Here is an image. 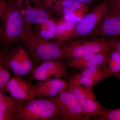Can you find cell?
Returning a JSON list of instances; mask_svg holds the SVG:
<instances>
[{
  "label": "cell",
  "instance_id": "obj_1",
  "mask_svg": "<svg viewBox=\"0 0 120 120\" xmlns=\"http://www.w3.org/2000/svg\"><path fill=\"white\" fill-rule=\"evenodd\" d=\"M20 41L30 54L35 67L48 61L68 59L64 41L41 37L35 32L32 25L28 26Z\"/></svg>",
  "mask_w": 120,
  "mask_h": 120
},
{
  "label": "cell",
  "instance_id": "obj_2",
  "mask_svg": "<svg viewBox=\"0 0 120 120\" xmlns=\"http://www.w3.org/2000/svg\"><path fill=\"white\" fill-rule=\"evenodd\" d=\"M7 2L6 8L0 16L1 50L5 55L11 47L21 41L30 25L25 22L15 1Z\"/></svg>",
  "mask_w": 120,
  "mask_h": 120
},
{
  "label": "cell",
  "instance_id": "obj_3",
  "mask_svg": "<svg viewBox=\"0 0 120 120\" xmlns=\"http://www.w3.org/2000/svg\"><path fill=\"white\" fill-rule=\"evenodd\" d=\"M59 117L55 104L49 99L44 98L22 101L13 115V120H59Z\"/></svg>",
  "mask_w": 120,
  "mask_h": 120
},
{
  "label": "cell",
  "instance_id": "obj_4",
  "mask_svg": "<svg viewBox=\"0 0 120 120\" xmlns=\"http://www.w3.org/2000/svg\"><path fill=\"white\" fill-rule=\"evenodd\" d=\"M114 38L102 37L91 39L89 41H72L68 45L65 44L67 59L77 58L96 54L114 49Z\"/></svg>",
  "mask_w": 120,
  "mask_h": 120
},
{
  "label": "cell",
  "instance_id": "obj_5",
  "mask_svg": "<svg viewBox=\"0 0 120 120\" xmlns=\"http://www.w3.org/2000/svg\"><path fill=\"white\" fill-rule=\"evenodd\" d=\"M109 0H103L94 7L87 15L78 22L71 33L64 41H73L78 38L86 37L101 25L107 13Z\"/></svg>",
  "mask_w": 120,
  "mask_h": 120
},
{
  "label": "cell",
  "instance_id": "obj_6",
  "mask_svg": "<svg viewBox=\"0 0 120 120\" xmlns=\"http://www.w3.org/2000/svg\"><path fill=\"white\" fill-rule=\"evenodd\" d=\"M5 60L13 76L26 75L31 73L35 68L32 57L22 42L11 47L5 55Z\"/></svg>",
  "mask_w": 120,
  "mask_h": 120
},
{
  "label": "cell",
  "instance_id": "obj_7",
  "mask_svg": "<svg viewBox=\"0 0 120 120\" xmlns=\"http://www.w3.org/2000/svg\"><path fill=\"white\" fill-rule=\"evenodd\" d=\"M58 109L59 120H86L88 118L84 112L79 101L68 89L55 98H49Z\"/></svg>",
  "mask_w": 120,
  "mask_h": 120
},
{
  "label": "cell",
  "instance_id": "obj_8",
  "mask_svg": "<svg viewBox=\"0 0 120 120\" xmlns=\"http://www.w3.org/2000/svg\"><path fill=\"white\" fill-rule=\"evenodd\" d=\"M15 3L26 23L33 25L52 20L43 0H15Z\"/></svg>",
  "mask_w": 120,
  "mask_h": 120
},
{
  "label": "cell",
  "instance_id": "obj_9",
  "mask_svg": "<svg viewBox=\"0 0 120 120\" xmlns=\"http://www.w3.org/2000/svg\"><path fill=\"white\" fill-rule=\"evenodd\" d=\"M68 82V89L75 95L88 118L95 119L99 112L106 109L97 100L93 88L81 86L71 79Z\"/></svg>",
  "mask_w": 120,
  "mask_h": 120
},
{
  "label": "cell",
  "instance_id": "obj_10",
  "mask_svg": "<svg viewBox=\"0 0 120 120\" xmlns=\"http://www.w3.org/2000/svg\"><path fill=\"white\" fill-rule=\"evenodd\" d=\"M67 68L63 60H52L35 67L31 73L33 79L41 82L54 78L68 77Z\"/></svg>",
  "mask_w": 120,
  "mask_h": 120
},
{
  "label": "cell",
  "instance_id": "obj_11",
  "mask_svg": "<svg viewBox=\"0 0 120 120\" xmlns=\"http://www.w3.org/2000/svg\"><path fill=\"white\" fill-rule=\"evenodd\" d=\"M7 93L12 98L22 101L37 98L34 85L23 76H13L7 84Z\"/></svg>",
  "mask_w": 120,
  "mask_h": 120
},
{
  "label": "cell",
  "instance_id": "obj_12",
  "mask_svg": "<svg viewBox=\"0 0 120 120\" xmlns=\"http://www.w3.org/2000/svg\"><path fill=\"white\" fill-rule=\"evenodd\" d=\"M68 80L62 78H54L38 82L34 84L37 98H55L68 89Z\"/></svg>",
  "mask_w": 120,
  "mask_h": 120
},
{
  "label": "cell",
  "instance_id": "obj_13",
  "mask_svg": "<svg viewBox=\"0 0 120 120\" xmlns=\"http://www.w3.org/2000/svg\"><path fill=\"white\" fill-rule=\"evenodd\" d=\"M105 37L120 38V14L107 11L103 22L98 27L82 38Z\"/></svg>",
  "mask_w": 120,
  "mask_h": 120
},
{
  "label": "cell",
  "instance_id": "obj_14",
  "mask_svg": "<svg viewBox=\"0 0 120 120\" xmlns=\"http://www.w3.org/2000/svg\"><path fill=\"white\" fill-rule=\"evenodd\" d=\"M50 13L60 17L69 15L88 5L71 0H43Z\"/></svg>",
  "mask_w": 120,
  "mask_h": 120
},
{
  "label": "cell",
  "instance_id": "obj_15",
  "mask_svg": "<svg viewBox=\"0 0 120 120\" xmlns=\"http://www.w3.org/2000/svg\"><path fill=\"white\" fill-rule=\"evenodd\" d=\"M5 55L0 50V91L7 93V84L10 80L11 72L5 64Z\"/></svg>",
  "mask_w": 120,
  "mask_h": 120
},
{
  "label": "cell",
  "instance_id": "obj_16",
  "mask_svg": "<svg viewBox=\"0 0 120 120\" xmlns=\"http://www.w3.org/2000/svg\"><path fill=\"white\" fill-rule=\"evenodd\" d=\"M95 120H120V107L113 109H105L99 112Z\"/></svg>",
  "mask_w": 120,
  "mask_h": 120
},
{
  "label": "cell",
  "instance_id": "obj_17",
  "mask_svg": "<svg viewBox=\"0 0 120 120\" xmlns=\"http://www.w3.org/2000/svg\"><path fill=\"white\" fill-rule=\"evenodd\" d=\"M108 11L120 14V0H109Z\"/></svg>",
  "mask_w": 120,
  "mask_h": 120
},
{
  "label": "cell",
  "instance_id": "obj_18",
  "mask_svg": "<svg viewBox=\"0 0 120 120\" xmlns=\"http://www.w3.org/2000/svg\"><path fill=\"white\" fill-rule=\"evenodd\" d=\"M15 109L14 107L6 105L0 101V111L1 112H4L13 117Z\"/></svg>",
  "mask_w": 120,
  "mask_h": 120
},
{
  "label": "cell",
  "instance_id": "obj_19",
  "mask_svg": "<svg viewBox=\"0 0 120 120\" xmlns=\"http://www.w3.org/2000/svg\"><path fill=\"white\" fill-rule=\"evenodd\" d=\"M0 120H13V117L4 112L0 111Z\"/></svg>",
  "mask_w": 120,
  "mask_h": 120
},
{
  "label": "cell",
  "instance_id": "obj_20",
  "mask_svg": "<svg viewBox=\"0 0 120 120\" xmlns=\"http://www.w3.org/2000/svg\"><path fill=\"white\" fill-rule=\"evenodd\" d=\"M114 50L120 54V38H114Z\"/></svg>",
  "mask_w": 120,
  "mask_h": 120
},
{
  "label": "cell",
  "instance_id": "obj_21",
  "mask_svg": "<svg viewBox=\"0 0 120 120\" xmlns=\"http://www.w3.org/2000/svg\"><path fill=\"white\" fill-rule=\"evenodd\" d=\"M7 4V1L5 0H0V16L6 8Z\"/></svg>",
  "mask_w": 120,
  "mask_h": 120
},
{
  "label": "cell",
  "instance_id": "obj_22",
  "mask_svg": "<svg viewBox=\"0 0 120 120\" xmlns=\"http://www.w3.org/2000/svg\"><path fill=\"white\" fill-rule=\"evenodd\" d=\"M71 0L80 2L82 4L89 5L94 3L95 1H96V0Z\"/></svg>",
  "mask_w": 120,
  "mask_h": 120
},
{
  "label": "cell",
  "instance_id": "obj_23",
  "mask_svg": "<svg viewBox=\"0 0 120 120\" xmlns=\"http://www.w3.org/2000/svg\"><path fill=\"white\" fill-rule=\"evenodd\" d=\"M112 76L116 77V78H117L120 81V71L114 73V74L112 75Z\"/></svg>",
  "mask_w": 120,
  "mask_h": 120
},
{
  "label": "cell",
  "instance_id": "obj_24",
  "mask_svg": "<svg viewBox=\"0 0 120 120\" xmlns=\"http://www.w3.org/2000/svg\"><path fill=\"white\" fill-rule=\"evenodd\" d=\"M2 48V39L1 36L0 32V50H1Z\"/></svg>",
  "mask_w": 120,
  "mask_h": 120
},
{
  "label": "cell",
  "instance_id": "obj_25",
  "mask_svg": "<svg viewBox=\"0 0 120 120\" xmlns=\"http://www.w3.org/2000/svg\"><path fill=\"white\" fill-rule=\"evenodd\" d=\"M5 0L7 1V2H8V1H15V0Z\"/></svg>",
  "mask_w": 120,
  "mask_h": 120
},
{
  "label": "cell",
  "instance_id": "obj_26",
  "mask_svg": "<svg viewBox=\"0 0 120 120\" xmlns=\"http://www.w3.org/2000/svg\"></svg>",
  "mask_w": 120,
  "mask_h": 120
}]
</instances>
